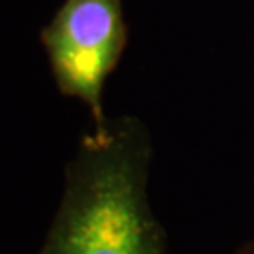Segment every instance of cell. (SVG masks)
<instances>
[{
    "mask_svg": "<svg viewBox=\"0 0 254 254\" xmlns=\"http://www.w3.org/2000/svg\"><path fill=\"white\" fill-rule=\"evenodd\" d=\"M153 139L132 115L83 134L38 254H168L149 201Z\"/></svg>",
    "mask_w": 254,
    "mask_h": 254,
    "instance_id": "cell-1",
    "label": "cell"
},
{
    "mask_svg": "<svg viewBox=\"0 0 254 254\" xmlns=\"http://www.w3.org/2000/svg\"><path fill=\"white\" fill-rule=\"evenodd\" d=\"M40 40L59 92L87 106L92 125L102 127L106 79L128 40L123 0H64Z\"/></svg>",
    "mask_w": 254,
    "mask_h": 254,
    "instance_id": "cell-2",
    "label": "cell"
},
{
    "mask_svg": "<svg viewBox=\"0 0 254 254\" xmlns=\"http://www.w3.org/2000/svg\"><path fill=\"white\" fill-rule=\"evenodd\" d=\"M236 254H254V239H251L249 243H245Z\"/></svg>",
    "mask_w": 254,
    "mask_h": 254,
    "instance_id": "cell-3",
    "label": "cell"
}]
</instances>
